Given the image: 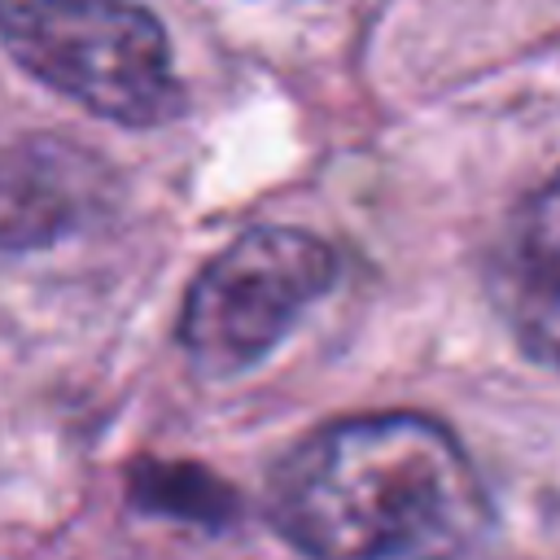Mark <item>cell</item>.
Wrapping results in <instances>:
<instances>
[{
	"label": "cell",
	"instance_id": "5b68a950",
	"mask_svg": "<svg viewBox=\"0 0 560 560\" xmlns=\"http://www.w3.org/2000/svg\"><path fill=\"white\" fill-rule=\"evenodd\" d=\"M490 293L516 346L560 372V166L508 214Z\"/></svg>",
	"mask_w": 560,
	"mask_h": 560
},
{
	"label": "cell",
	"instance_id": "3957f363",
	"mask_svg": "<svg viewBox=\"0 0 560 560\" xmlns=\"http://www.w3.org/2000/svg\"><path fill=\"white\" fill-rule=\"evenodd\" d=\"M337 254L302 228H254L219 249L188 284L179 346L206 376H236L267 359L332 289Z\"/></svg>",
	"mask_w": 560,
	"mask_h": 560
},
{
	"label": "cell",
	"instance_id": "7a4b0ae2",
	"mask_svg": "<svg viewBox=\"0 0 560 560\" xmlns=\"http://www.w3.org/2000/svg\"><path fill=\"white\" fill-rule=\"evenodd\" d=\"M0 39L88 114L158 127L184 109L171 39L136 0H0Z\"/></svg>",
	"mask_w": 560,
	"mask_h": 560
},
{
	"label": "cell",
	"instance_id": "277c9868",
	"mask_svg": "<svg viewBox=\"0 0 560 560\" xmlns=\"http://www.w3.org/2000/svg\"><path fill=\"white\" fill-rule=\"evenodd\" d=\"M105 210V166L61 136L0 140V249H39Z\"/></svg>",
	"mask_w": 560,
	"mask_h": 560
},
{
	"label": "cell",
	"instance_id": "6da1fadb",
	"mask_svg": "<svg viewBox=\"0 0 560 560\" xmlns=\"http://www.w3.org/2000/svg\"><path fill=\"white\" fill-rule=\"evenodd\" d=\"M267 508L306 560H464L490 529L468 451L420 411L315 429L271 472Z\"/></svg>",
	"mask_w": 560,
	"mask_h": 560
}]
</instances>
